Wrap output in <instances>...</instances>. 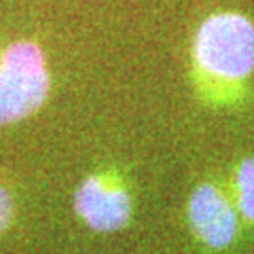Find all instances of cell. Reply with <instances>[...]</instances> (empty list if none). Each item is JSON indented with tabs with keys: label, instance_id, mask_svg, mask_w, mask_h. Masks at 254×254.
Here are the masks:
<instances>
[{
	"label": "cell",
	"instance_id": "cell-1",
	"mask_svg": "<svg viewBox=\"0 0 254 254\" xmlns=\"http://www.w3.org/2000/svg\"><path fill=\"white\" fill-rule=\"evenodd\" d=\"M193 64L210 98H233L254 72V21L231 9L210 13L195 32Z\"/></svg>",
	"mask_w": 254,
	"mask_h": 254
},
{
	"label": "cell",
	"instance_id": "cell-2",
	"mask_svg": "<svg viewBox=\"0 0 254 254\" xmlns=\"http://www.w3.org/2000/svg\"><path fill=\"white\" fill-rule=\"evenodd\" d=\"M51 89L45 51L34 41H13L0 49V125L34 115Z\"/></svg>",
	"mask_w": 254,
	"mask_h": 254
},
{
	"label": "cell",
	"instance_id": "cell-3",
	"mask_svg": "<svg viewBox=\"0 0 254 254\" xmlns=\"http://www.w3.org/2000/svg\"><path fill=\"white\" fill-rule=\"evenodd\" d=\"M74 212L87 227L100 233H113L127 227L131 199L123 187L102 176H89L74 193Z\"/></svg>",
	"mask_w": 254,
	"mask_h": 254
},
{
	"label": "cell",
	"instance_id": "cell-4",
	"mask_svg": "<svg viewBox=\"0 0 254 254\" xmlns=\"http://www.w3.org/2000/svg\"><path fill=\"white\" fill-rule=\"evenodd\" d=\"M189 220L197 237L212 248H227L237 231L233 205L214 185H201L189 199Z\"/></svg>",
	"mask_w": 254,
	"mask_h": 254
},
{
	"label": "cell",
	"instance_id": "cell-5",
	"mask_svg": "<svg viewBox=\"0 0 254 254\" xmlns=\"http://www.w3.org/2000/svg\"><path fill=\"white\" fill-rule=\"evenodd\" d=\"M237 208L248 220H254V157L246 159L237 168Z\"/></svg>",
	"mask_w": 254,
	"mask_h": 254
},
{
	"label": "cell",
	"instance_id": "cell-6",
	"mask_svg": "<svg viewBox=\"0 0 254 254\" xmlns=\"http://www.w3.org/2000/svg\"><path fill=\"white\" fill-rule=\"evenodd\" d=\"M13 216V201H11V195L0 187V231H4L11 222Z\"/></svg>",
	"mask_w": 254,
	"mask_h": 254
}]
</instances>
